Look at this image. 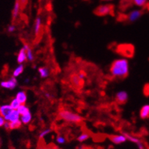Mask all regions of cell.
<instances>
[{
  "label": "cell",
  "mask_w": 149,
  "mask_h": 149,
  "mask_svg": "<svg viewBox=\"0 0 149 149\" xmlns=\"http://www.w3.org/2000/svg\"><path fill=\"white\" fill-rule=\"evenodd\" d=\"M20 105H21V103L18 101V100H17L16 97L11 100V102H10V107H11L13 110L18 109V108L20 106Z\"/></svg>",
  "instance_id": "26"
},
{
  "label": "cell",
  "mask_w": 149,
  "mask_h": 149,
  "mask_svg": "<svg viewBox=\"0 0 149 149\" xmlns=\"http://www.w3.org/2000/svg\"><path fill=\"white\" fill-rule=\"evenodd\" d=\"M24 48H25V51H26L27 60L28 62H33L34 60V56H33V53L31 50V47L28 44H25L24 45Z\"/></svg>",
  "instance_id": "17"
},
{
  "label": "cell",
  "mask_w": 149,
  "mask_h": 149,
  "mask_svg": "<svg viewBox=\"0 0 149 149\" xmlns=\"http://www.w3.org/2000/svg\"><path fill=\"white\" fill-rule=\"evenodd\" d=\"M133 5L139 8H143L148 4V0H131Z\"/></svg>",
  "instance_id": "22"
},
{
  "label": "cell",
  "mask_w": 149,
  "mask_h": 149,
  "mask_svg": "<svg viewBox=\"0 0 149 149\" xmlns=\"http://www.w3.org/2000/svg\"><path fill=\"white\" fill-rule=\"evenodd\" d=\"M15 30H16V27H15V25H9L8 26V31L9 33H13V32H14Z\"/></svg>",
  "instance_id": "32"
},
{
  "label": "cell",
  "mask_w": 149,
  "mask_h": 149,
  "mask_svg": "<svg viewBox=\"0 0 149 149\" xmlns=\"http://www.w3.org/2000/svg\"><path fill=\"white\" fill-rule=\"evenodd\" d=\"M102 1H106V2H109V1H112V0H102Z\"/></svg>",
  "instance_id": "39"
},
{
  "label": "cell",
  "mask_w": 149,
  "mask_h": 149,
  "mask_svg": "<svg viewBox=\"0 0 149 149\" xmlns=\"http://www.w3.org/2000/svg\"><path fill=\"white\" fill-rule=\"evenodd\" d=\"M109 70L111 75L116 79H125L129 74V62L125 58L115 59L110 66Z\"/></svg>",
  "instance_id": "1"
},
{
  "label": "cell",
  "mask_w": 149,
  "mask_h": 149,
  "mask_svg": "<svg viewBox=\"0 0 149 149\" xmlns=\"http://www.w3.org/2000/svg\"><path fill=\"white\" fill-rule=\"evenodd\" d=\"M27 61V56H26V51H25V48L23 47L19 51V54L17 55V62L19 64H22L24 62Z\"/></svg>",
  "instance_id": "16"
},
{
  "label": "cell",
  "mask_w": 149,
  "mask_h": 149,
  "mask_svg": "<svg viewBox=\"0 0 149 149\" xmlns=\"http://www.w3.org/2000/svg\"><path fill=\"white\" fill-rule=\"evenodd\" d=\"M17 111H18V112H19V113L20 114V116H21V115H23V114H25V113L30 112L29 108H28V107H27L25 105H20V106L19 107L18 109H17Z\"/></svg>",
  "instance_id": "25"
},
{
  "label": "cell",
  "mask_w": 149,
  "mask_h": 149,
  "mask_svg": "<svg viewBox=\"0 0 149 149\" xmlns=\"http://www.w3.org/2000/svg\"><path fill=\"white\" fill-rule=\"evenodd\" d=\"M13 108L10 107V105H3L0 106V114L2 115L5 118V121L8 120L9 116L10 113L13 111Z\"/></svg>",
  "instance_id": "11"
},
{
  "label": "cell",
  "mask_w": 149,
  "mask_h": 149,
  "mask_svg": "<svg viewBox=\"0 0 149 149\" xmlns=\"http://www.w3.org/2000/svg\"><path fill=\"white\" fill-rule=\"evenodd\" d=\"M9 123H10V130L19 129V128H21L22 125L20 120L14 122H9Z\"/></svg>",
  "instance_id": "23"
},
{
  "label": "cell",
  "mask_w": 149,
  "mask_h": 149,
  "mask_svg": "<svg viewBox=\"0 0 149 149\" xmlns=\"http://www.w3.org/2000/svg\"><path fill=\"white\" fill-rule=\"evenodd\" d=\"M24 68H25V67H24L23 64L19 65L17 66L16 68H15V70H13V77H16V78H17V77H18L20 74H22L23 71H24Z\"/></svg>",
  "instance_id": "21"
},
{
  "label": "cell",
  "mask_w": 149,
  "mask_h": 149,
  "mask_svg": "<svg viewBox=\"0 0 149 149\" xmlns=\"http://www.w3.org/2000/svg\"><path fill=\"white\" fill-rule=\"evenodd\" d=\"M123 134L126 137L127 140L130 141V142H131L133 143H135L136 145V146H137L138 149H145L144 144H143V143L142 142V140L140 139H139V138L136 137L134 136H133V135L130 134L126 132H123Z\"/></svg>",
  "instance_id": "9"
},
{
  "label": "cell",
  "mask_w": 149,
  "mask_h": 149,
  "mask_svg": "<svg viewBox=\"0 0 149 149\" xmlns=\"http://www.w3.org/2000/svg\"><path fill=\"white\" fill-rule=\"evenodd\" d=\"M58 116L61 120L68 123H80L83 121L82 116L74 112L70 111L69 110L62 109L58 113Z\"/></svg>",
  "instance_id": "3"
},
{
  "label": "cell",
  "mask_w": 149,
  "mask_h": 149,
  "mask_svg": "<svg viewBox=\"0 0 149 149\" xmlns=\"http://www.w3.org/2000/svg\"><path fill=\"white\" fill-rule=\"evenodd\" d=\"M69 82L75 90L80 91L85 85V79H81L77 73H72L69 76Z\"/></svg>",
  "instance_id": "5"
},
{
  "label": "cell",
  "mask_w": 149,
  "mask_h": 149,
  "mask_svg": "<svg viewBox=\"0 0 149 149\" xmlns=\"http://www.w3.org/2000/svg\"><path fill=\"white\" fill-rule=\"evenodd\" d=\"M110 141L115 145H120L122 143H125L127 141L126 137L122 134H113L108 136Z\"/></svg>",
  "instance_id": "10"
},
{
  "label": "cell",
  "mask_w": 149,
  "mask_h": 149,
  "mask_svg": "<svg viewBox=\"0 0 149 149\" xmlns=\"http://www.w3.org/2000/svg\"><path fill=\"white\" fill-rule=\"evenodd\" d=\"M5 118H4V117L2 116V115L0 114V128H1V127H3V125H4V124H5Z\"/></svg>",
  "instance_id": "33"
},
{
  "label": "cell",
  "mask_w": 149,
  "mask_h": 149,
  "mask_svg": "<svg viewBox=\"0 0 149 149\" xmlns=\"http://www.w3.org/2000/svg\"><path fill=\"white\" fill-rule=\"evenodd\" d=\"M46 149H57V148H56L55 147H53V146H51V147H48V148H46Z\"/></svg>",
  "instance_id": "37"
},
{
  "label": "cell",
  "mask_w": 149,
  "mask_h": 149,
  "mask_svg": "<svg viewBox=\"0 0 149 149\" xmlns=\"http://www.w3.org/2000/svg\"><path fill=\"white\" fill-rule=\"evenodd\" d=\"M21 119H20V120H21L22 123L24 125H28L30 123H31V120H32V114H31V111L28 112V113H25V114H23V115H21Z\"/></svg>",
  "instance_id": "19"
},
{
  "label": "cell",
  "mask_w": 149,
  "mask_h": 149,
  "mask_svg": "<svg viewBox=\"0 0 149 149\" xmlns=\"http://www.w3.org/2000/svg\"><path fill=\"white\" fill-rule=\"evenodd\" d=\"M77 149H85V148H84L83 146H80L79 147H77Z\"/></svg>",
  "instance_id": "36"
},
{
  "label": "cell",
  "mask_w": 149,
  "mask_h": 149,
  "mask_svg": "<svg viewBox=\"0 0 149 149\" xmlns=\"http://www.w3.org/2000/svg\"><path fill=\"white\" fill-rule=\"evenodd\" d=\"M143 92L144 96L146 97H149V83H146L144 85V87H143Z\"/></svg>",
  "instance_id": "29"
},
{
  "label": "cell",
  "mask_w": 149,
  "mask_h": 149,
  "mask_svg": "<svg viewBox=\"0 0 149 149\" xmlns=\"http://www.w3.org/2000/svg\"><path fill=\"white\" fill-rule=\"evenodd\" d=\"M3 126L6 130H10V123H9V122L5 121V124H4Z\"/></svg>",
  "instance_id": "34"
},
{
  "label": "cell",
  "mask_w": 149,
  "mask_h": 149,
  "mask_svg": "<svg viewBox=\"0 0 149 149\" xmlns=\"http://www.w3.org/2000/svg\"><path fill=\"white\" fill-rule=\"evenodd\" d=\"M17 83H18V82H17V78L14 77H11L8 80L2 81L0 83V86L3 88L13 90L17 87Z\"/></svg>",
  "instance_id": "8"
},
{
  "label": "cell",
  "mask_w": 149,
  "mask_h": 149,
  "mask_svg": "<svg viewBox=\"0 0 149 149\" xmlns=\"http://www.w3.org/2000/svg\"><path fill=\"white\" fill-rule=\"evenodd\" d=\"M51 131H52V130H51V128H47V129L43 130V131H42L40 133L39 138H40V139H43V138H45V136H46L48 134H49L50 133H51Z\"/></svg>",
  "instance_id": "28"
},
{
  "label": "cell",
  "mask_w": 149,
  "mask_h": 149,
  "mask_svg": "<svg viewBox=\"0 0 149 149\" xmlns=\"http://www.w3.org/2000/svg\"><path fill=\"white\" fill-rule=\"evenodd\" d=\"M16 98L18 100L21 105H25L26 103L27 100H28V96H27V93L25 91H20L16 95Z\"/></svg>",
  "instance_id": "14"
},
{
  "label": "cell",
  "mask_w": 149,
  "mask_h": 149,
  "mask_svg": "<svg viewBox=\"0 0 149 149\" xmlns=\"http://www.w3.org/2000/svg\"><path fill=\"white\" fill-rule=\"evenodd\" d=\"M25 82H29V79H25Z\"/></svg>",
  "instance_id": "38"
},
{
  "label": "cell",
  "mask_w": 149,
  "mask_h": 149,
  "mask_svg": "<svg viewBox=\"0 0 149 149\" xmlns=\"http://www.w3.org/2000/svg\"><path fill=\"white\" fill-rule=\"evenodd\" d=\"M128 100V94L125 91H120L117 92L115 96V102L118 105H125Z\"/></svg>",
  "instance_id": "7"
},
{
  "label": "cell",
  "mask_w": 149,
  "mask_h": 149,
  "mask_svg": "<svg viewBox=\"0 0 149 149\" xmlns=\"http://www.w3.org/2000/svg\"><path fill=\"white\" fill-rule=\"evenodd\" d=\"M45 97H47V98H48V99H50L51 97V94H49V93H45Z\"/></svg>",
  "instance_id": "35"
},
{
  "label": "cell",
  "mask_w": 149,
  "mask_h": 149,
  "mask_svg": "<svg viewBox=\"0 0 149 149\" xmlns=\"http://www.w3.org/2000/svg\"><path fill=\"white\" fill-rule=\"evenodd\" d=\"M139 116L143 120H146L149 118V105H144L140 108L139 111Z\"/></svg>",
  "instance_id": "15"
},
{
  "label": "cell",
  "mask_w": 149,
  "mask_h": 149,
  "mask_svg": "<svg viewBox=\"0 0 149 149\" xmlns=\"http://www.w3.org/2000/svg\"><path fill=\"white\" fill-rule=\"evenodd\" d=\"M115 52L123 57L130 59L134 56L135 48L134 46L130 43H122L116 46Z\"/></svg>",
  "instance_id": "2"
},
{
  "label": "cell",
  "mask_w": 149,
  "mask_h": 149,
  "mask_svg": "<svg viewBox=\"0 0 149 149\" xmlns=\"http://www.w3.org/2000/svg\"><path fill=\"white\" fill-rule=\"evenodd\" d=\"M42 18L40 16H38L35 19L34 22V34L36 37L40 36L42 31Z\"/></svg>",
  "instance_id": "12"
},
{
  "label": "cell",
  "mask_w": 149,
  "mask_h": 149,
  "mask_svg": "<svg viewBox=\"0 0 149 149\" xmlns=\"http://www.w3.org/2000/svg\"><path fill=\"white\" fill-rule=\"evenodd\" d=\"M143 14V11L142 10H134L128 13L125 16V20L128 22H134L136 20L139 19Z\"/></svg>",
  "instance_id": "6"
},
{
  "label": "cell",
  "mask_w": 149,
  "mask_h": 149,
  "mask_svg": "<svg viewBox=\"0 0 149 149\" xmlns=\"http://www.w3.org/2000/svg\"><path fill=\"white\" fill-rule=\"evenodd\" d=\"M90 138V134H89L87 132H84L82 133L80 135L78 136V137L77 138V140L79 143H83L85 141L88 140V139Z\"/></svg>",
  "instance_id": "24"
},
{
  "label": "cell",
  "mask_w": 149,
  "mask_h": 149,
  "mask_svg": "<svg viewBox=\"0 0 149 149\" xmlns=\"http://www.w3.org/2000/svg\"><path fill=\"white\" fill-rule=\"evenodd\" d=\"M20 120V114L19 113L17 110H13V111L10 113L8 122H14L17 120Z\"/></svg>",
  "instance_id": "20"
},
{
  "label": "cell",
  "mask_w": 149,
  "mask_h": 149,
  "mask_svg": "<svg viewBox=\"0 0 149 149\" xmlns=\"http://www.w3.org/2000/svg\"><path fill=\"white\" fill-rule=\"evenodd\" d=\"M56 142L58 143L59 145H64L65 143L67 142L66 140V138L63 135L59 134L56 138Z\"/></svg>",
  "instance_id": "27"
},
{
  "label": "cell",
  "mask_w": 149,
  "mask_h": 149,
  "mask_svg": "<svg viewBox=\"0 0 149 149\" xmlns=\"http://www.w3.org/2000/svg\"><path fill=\"white\" fill-rule=\"evenodd\" d=\"M19 1L20 5H21V8H25L26 5H28V0H19Z\"/></svg>",
  "instance_id": "31"
},
{
  "label": "cell",
  "mask_w": 149,
  "mask_h": 149,
  "mask_svg": "<svg viewBox=\"0 0 149 149\" xmlns=\"http://www.w3.org/2000/svg\"><path fill=\"white\" fill-rule=\"evenodd\" d=\"M77 74H78V76L80 77L81 79H85V78L86 77V76H87L86 72H85L84 70H82V69H80V70L77 72Z\"/></svg>",
  "instance_id": "30"
},
{
  "label": "cell",
  "mask_w": 149,
  "mask_h": 149,
  "mask_svg": "<svg viewBox=\"0 0 149 149\" xmlns=\"http://www.w3.org/2000/svg\"><path fill=\"white\" fill-rule=\"evenodd\" d=\"M114 11V6L111 4L99 5L93 10V13L98 17H105L107 15H113Z\"/></svg>",
  "instance_id": "4"
},
{
  "label": "cell",
  "mask_w": 149,
  "mask_h": 149,
  "mask_svg": "<svg viewBox=\"0 0 149 149\" xmlns=\"http://www.w3.org/2000/svg\"><path fill=\"white\" fill-rule=\"evenodd\" d=\"M21 9L22 8L21 5H20L19 3V0H16V1H15L14 5H13V10H12V19H13V22L17 19V17H19Z\"/></svg>",
  "instance_id": "13"
},
{
  "label": "cell",
  "mask_w": 149,
  "mask_h": 149,
  "mask_svg": "<svg viewBox=\"0 0 149 149\" xmlns=\"http://www.w3.org/2000/svg\"><path fill=\"white\" fill-rule=\"evenodd\" d=\"M38 72L40 74V76L42 79H45L49 77L50 70L48 68L46 67H40L38 68Z\"/></svg>",
  "instance_id": "18"
}]
</instances>
